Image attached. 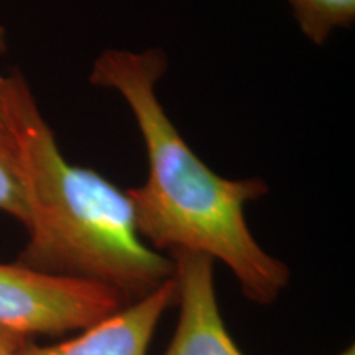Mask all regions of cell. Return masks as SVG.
Returning <instances> with one entry per match:
<instances>
[{"instance_id":"cell-3","label":"cell","mask_w":355,"mask_h":355,"mask_svg":"<svg viewBox=\"0 0 355 355\" xmlns=\"http://www.w3.org/2000/svg\"><path fill=\"white\" fill-rule=\"evenodd\" d=\"M127 303L107 286L0 263V326L26 337L84 331Z\"/></svg>"},{"instance_id":"cell-10","label":"cell","mask_w":355,"mask_h":355,"mask_svg":"<svg viewBox=\"0 0 355 355\" xmlns=\"http://www.w3.org/2000/svg\"><path fill=\"white\" fill-rule=\"evenodd\" d=\"M337 355H355V352H354V345H350V347L343 350V352L337 354Z\"/></svg>"},{"instance_id":"cell-6","label":"cell","mask_w":355,"mask_h":355,"mask_svg":"<svg viewBox=\"0 0 355 355\" xmlns=\"http://www.w3.org/2000/svg\"><path fill=\"white\" fill-rule=\"evenodd\" d=\"M301 33L321 46L337 28L355 20V0H288Z\"/></svg>"},{"instance_id":"cell-8","label":"cell","mask_w":355,"mask_h":355,"mask_svg":"<svg viewBox=\"0 0 355 355\" xmlns=\"http://www.w3.org/2000/svg\"><path fill=\"white\" fill-rule=\"evenodd\" d=\"M6 48V30L0 26V50ZM12 78L0 74V125L8 127V101H10Z\"/></svg>"},{"instance_id":"cell-1","label":"cell","mask_w":355,"mask_h":355,"mask_svg":"<svg viewBox=\"0 0 355 355\" xmlns=\"http://www.w3.org/2000/svg\"><path fill=\"white\" fill-rule=\"evenodd\" d=\"M166 68L159 48H109L89 76L96 87L121 94L144 139L148 176L127 191L140 237L157 252H194L222 261L247 300L272 304L288 286L290 268L257 242L245 219L247 204L265 196L268 186L260 178L219 176L193 152L158 99Z\"/></svg>"},{"instance_id":"cell-5","label":"cell","mask_w":355,"mask_h":355,"mask_svg":"<svg viewBox=\"0 0 355 355\" xmlns=\"http://www.w3.org/2000/svg\"><path fill=\"white\" fill-rule=\"evenodd\" d=\"M176 303L175 279L127 303L64 343L21 345L17 355H146L163 314Z\"/></svg>"},{"instance_id":"cell-2","label":"cell","mask_w":355,"mask_h":355,"mask_svg":"<svg viewBox=\"0 0 355 355\" xmlns=\"http://www.w3.org/2000/svg\"><path fill=\"white\" fill-rule=\"evenodd\" d=\"M8 127L19 141L28 201V242L15 263L121 293L150 295L173 278V260L140 237L127 191L91 168L71 165L32 89L10 74Z\"/></svg>"},{"instance_id":"cell-7","label":"cell","mask_w":355,"mask_h":355,"mask_svg":"<svg viewBox=\"0 0 355 355\" xmlns=\"http://www.w3.org/2000/svg\"><path fill=\"white\" fill-rule=\"evenodd\" d=\"M0 211L20 224L28 222V201L19 141L10 127L0 125Z\"/></svg>"},{"instance_id":"cell-9","label":"cell","mask_w":355,"mask_h":355,"mask_svg":"<svg viewBox=\"0 0 355 355\" xmlns=\"http://www.w3.org/2000/svg\"><path fill=\"white\" fill-rule=\"evenodd\" d=\"M30 337L0 326V355H17L19 349Z\"/></svg>"},{"instance_id":"cell-4","label":"cell","mask_w":355,"mask_h":355,"mask_svg":"<svg viewBox=\"0 0 355 355\" xmlns=\"http://www.w3.org/2000/svg\"><path fill=\"white\" fill-rule=\"evenodd\" d=\"M175 265V334L163 355H243L222 319L214 283V260L194 252H171Z\"/></svg>"}]
</instances>
